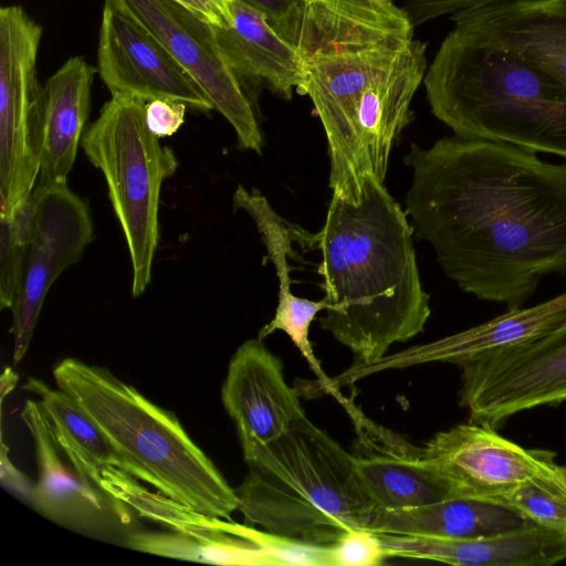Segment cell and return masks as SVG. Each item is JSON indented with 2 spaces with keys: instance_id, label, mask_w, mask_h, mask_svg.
<instances>
[{
  "instance_id": "cell-1",
  "label": "cell",
  "mask_w": 566,
  "mask_h": 566,
  "mask_svg": "<svg viewBox=\"0 0 566 566\" xmlns=\"http://www.w3.org/2000/svg\"><path fill=\"white\" fill-rule=\"evenodd\" d=\"M406 213L443 273L479 300L522 307L549 275H566V164L506 143L411 144Z\"/></svg>"
},
{
  "instance_id": "cell-2",
  "label": "cell",
  "mask_w": 566,
  "mask_h": 566,
  "mask_svg": "<svg viewBox=\"0 0 566 566\" xmlns=\"http://www.w3.org/2000/svg\"><path fill=\"white\" fill-rule=\"evenodd\" d=\"M413 235L406 211L374 177L356 203L332 195L313 235L326 303L319 324L353 352L354 366L381 359L390 345L422 332L430 316Z\"/></svg>"
},
{
  "instance_id": "cell-3",
  "label": "cell",
  "mask_w": 566,
  "mask_h": 566,
  "mask_svg": "<svg viewBox=\"0 0 566 566\" xmlns=\"http://www.w3.org/2000/svg\"><path fill=\"white\" fill-rule=\"evenodd\" d=\"M426 43L389 34L322 49L304 59V90L325 132L328 186L358 202L364 181L385 182L396 139L428 67Z\"/></svg>"
},
{
  "instance_id": "cell-4",
  "label": "cell",
  "mask_w": 566,
  "mask_h": 566,
  "mask_svg": "<svg viewBox=\"0 0 566 566\" xmlns=\"http://www.w3.org/2000/svg\"><path fill=\"white\" fill-rule=\"evenodd\" d=\"M431 113L454 135L566 159V84L454 27L428 65Z\"/></svg>"
},
{
  "instance_id": "cell-5",
  "label": "cell",
  "mask_w": 566,
  "mask_h": 566,
  "mask_svg": "<svg viewBox=\"0 0 566 566\" xmlns=\"http://www.w3.org/2000/svg\"><path fill=\"white\" fill-rule=\"evenodd\" d=\"M243 458L249 473L235 492L247 524L318 545L368 528L376 505L350 451L306 415Z\"/></svg>"
},
{
  "instance_id": "cell-6",
  "label": "cell",
  "mask_w": 566,
  "mask_h": 566,
  "mask_svg": "<svg viewBox=\"0 0 566 566\" xmlns=\"http://www.w3.org/2000/svg\"><path fill=\"white\" fill-rule=\"evenodd\" d=\"M69 394L103 431L120 468L197 512L231 521L239 499L178 418L107 368L65 358L53 368Z\"/></svg>"
},
{
  "instance_id": "cell-7",
  "label": "cell",
  "mask_w": 566,
  "mask_h": 566,
  "mask_svg": "<svg viewBox=\"0 0 566 566\" xmlns=\"http://www.w3.org/2000/svg\"><path fill=\"white\" fill-rule=\"evenodd\" d=\"M145 105L132 95L112 96L81 140L87 159L105 178L126 239L135 297L145 292L151 277L161 185L178 167L174 150L147 127Z\"/></svg>"
},
{
  "instance_id": "cell-8",
  "label": "cell",
  "mask_w": 566,
  "mask_h": 566,
  "mask_svg": "<svg viewBox=\"0 0 566 566\" xmlns=\"http://www.w3.org/2000/svg\"><path fill=\"white\" fill-rule=\"evenodd\" d=\"M43 29L17 4L0 8V214L33 191L44 136L43 86L36 75Z\"/></svg>"
},
{
  "instance_id": "cell-9",
  "label": "cell",
  "mask_w": 566,
  "mask_h": 566,
  "mask_svg": "<svg viewBox=\"0 0 566 566\" xmlns=\"http://www.w3.org/2000/svg\"><path fill=\"white\" fill-rule=\"evenodd\" d=\"M460 405L493 429L511 417L566 402V317L551 331L459 366Z\"/></svg>"
},
{
  "instance_id": "cell-10",
  "label": "cell",
  "mask_w": 566,
  "mask_h": 566,
  "mask_svg": "<svg viewBox=\"0 0 566 566\" xmlns=\"http://www.w3.org/2000/svg\"><path fill=\"white\" fill-rule=\"evenodd\" d=\"M142 24L232 125L242 149L262 154L254 103L218 48L213 29L171 0H104Z\"/></svg>"
},
{
  "instance_id": "cell-11",
  "label": "cell",
  "mask_w": 566,
  "mask_h": 566,
  "mask_svg": "<svg viewBox=\"0 0 566 566\" xmlns=\"http://www.w3.org/2000/svg\"><path fill=\"white\" fill-rule=\"evenodd\" d=\"M423 447L452 497L496 503L527 481L566 493V465L556 462L555 452L523 448L484 424L470 421L454 426L438 432Z\"/></svg>"
},
{
  "instance_id": "cell-12",
  "label": "cell",
  "mask_w": 566,
  "mask_h": 566,
  "mask_svg": "<svg viewBox=\"0 0 566 566\" xmlns=\"http://www.w3.org/2000/svg\"><path fill=\"white\" fill-rule=\"evenodd\" d=\"M32 202L28 265L20 296L12 310L15 365L28 352L50 286L81 259L94 238L88 207L67 185H36Z\"/></svg>"
},
{
  "instance_id": "cell-13",
  "label": "cell",
  "mask_w": 566,
  "mask_h": 566,
  "mask_svg": "<svg viewBox=\"0 0 566 566\" xmlns=\"http://www.w3.org/2000/svg\"><path fill=\"white\" fill-rule=\"evenodd\" d=\"M97 72L112 96L171 99L198 112L214 109L205 92L142 24L104 1Z\"/></svg>"
},
{
  "instance_id": "cell-14",
  "label": "cell",
  "mask_w": 566,
  "mask_h": 566,
  "mask_svg": "<svg viewBox=\"0 0 566 566\" xmlns=\"http://www.w3.org/2000/svg\"><path fill=\"white\" fill-rule=\"evenodd\" d=\"M338 402L353 422L356 434L350 453L376 507L409 509L452 499L446 479L428 459L424 447L376 423L347 397Z\"/></svg>"
},
{
  "instance_id": "cell-15",
  "label": "cell",
  "mask_w": 566,
  "mask_h": 566,
  "mask_svg": "<svg viewBox=\"0 0 566 566\" xmlns=\"http://www.w3.org/2000/svg\"><path fill=\"white\" fill-rule=\"evenodd\" d=\"M221 398L243 453L280 438L305 416L296 388L284 379L281 359L259 337L244 342L233 354Z\"/></svg>"
},
{
  "instance_id": "cell-16",
  "label": "cell",
  "mask_w": 566,
  "mask_h": 566,
  "mask_svg": "<svg viewBox=\"0 0 566 566\" xmlns=\"http://www.w3.org/2000/svg\"><path fill=\"white\" fill-rule=\"evenodd\" d=\"M566 317V291L531 307L507 310L485 323L434 342L409 347L361 366L352 365L334 378L337 387L371 374L428 363L462 365L492 352L533 339Z\"/></svg>"
},
{
  "instance_id": "cell-17",
  "label": "cell",
  "mask_w": 566,
  "mask_h": 566,
  "mask_svg": "<svg viewBox=\"0 0 566 566\" xmlns=\"http://www.w3.org/2000/svg\"><path fill=\"white\" fill-rule=\"evenodd\" d=\"M451 21L566 84V0H506L459 11Z\"/></svg>"
},
{
  "instance_id": "cell-18",
  "label": "cell",
  "mask_w": 566,
  "mask_h": 566,
  "mask_svg": "<svg viewBox=\"0 0 566 566\" xmlns=\"http://www.w3.org/2000/svg\"><path fill=\"white\" fill-rule=\"evenodd\" d=\"M377 534L389 558L461 566H551L566 559V533L536 524L511 533L469 539Z\"/></svg>"
},
{
  "instance_id": "cell-19",
  "label": "cell",
  "mask_w": 566,
  "mask_h": 566,
  "mask_svg": "<svg viewBox=\"0 0 566 566\" xmlns=\"http://www.w3.org/2000/svg\"><path fill=\"white\" fill-rule=\"evenodd\" d=\"M232 14L230 27L212 29L219 50L247 93L253 85L285 99L292 98L294 90L303 94L304 61L296 48L241 0H234Z\"/></svg>"
},
{
  "instance_id": "cell-20",
  "label": "cell",
  "mask_w": 566,
  "mask_h": 566,
  "mask_svg": "<svg viewBox=\"0 0 566 566\" xmlns=\"http://www.w3.org/2000/svg\"><path fill=\"white\" fill-rule=\"evenodd\" d=\"M20 417L32 438L39 472L31 504L62 525L81 531L96 527L106 513L105 494L65 465L39 400L28 399Z\"/></svg>"
},
{
  "instance_id": "cell-21",
  "label": "cell",
  "mask_w": 566,
  "mask_h": 566,
  "mask_svg": "<svg viewBox=\"0 0 566 566\" xmlns=\"http://www.w3.org/2000/svg\"><path fill=\"white\" fill-rule=\"evenodd\" d=\"M233 206L244 210L254 221L279 280V303L274 316L260 329L258 337L263 339L275 331H282L305 359H312L315 354L308 338L310 326L317 313L325 310L326 303L324 300L298 297L291 292L287 262L290 256H294L292 242L306 244L310 234L280 217L258 190L249 191L238 185L233 193Z\"/></svg>"
},
{
  "instance_id": "cell-22",
  "label": "cell",
  "mask_w": 566,
  "mask_h": 566,
  "mask_svg": "<svg viewBox=\"0 0 566 566\" xmlns=\"http://www.w3.org/2000/svg\"><path fill=\"white\" fill-rule=\"evenodd\" d=\"M96 69L72 56L43 85L44 136L38 186L66 185L91 105Z\"/></svg>"
},
{
  "instance_id": "cell-23",
  "label": "cell",
  "mask_w": 566,
  "mask_h": 566,
  "mask_svg": "<svg viewBox=\"0 0 566 566\" xmlns=\"http://www.w3.org/2000/svg\"><path fill=\"white\" fill-rule=\"evenodd\" d=\"M532 524L505 506L478 499L452 497L409 509L376 507L368 530L375 533L469 539L511 533Z\"/></svg>"
},
{
  "instance_id": "cell-24",
  "label": "cell",
  "mask_w": 566,
  "mask_h": 566,
  "mask_svg": "<svg viewBox=\"0 0 566 566\" xmlns=\"http://www.w3.org/2000/svg\"><path fill=\"white\" fill-rule=\"evenodd\" d=\"M307 49L303 61L318 50L388 34L413 36L403 11L389 0H302Z\"/></svg>"
},
{
  "instance_id": "cell-25",
  "label": "cell",
  "mask_w": 566,
  "mask_h": 566,
  "mask_svg": "<svg viewBox=\"0 0 566 566\" xmlns=\"http://www.w3.org/2000/svg\"><path fill=\"white\" fill-rule=\"evenodd\" d=\"M22 388L40 398L61 452L85 482L92 484L94 476L106 467H120L103 431L69 394L35 378H29Z\"/></svg>"
},
{
  "instance_id": "cell-26",
  "label": "cell",
  "mask_w": 566,
  "mask_h": 566,
  "mask_svg": "<svg viewBox=\"0 0 566 566\" xmlns=\"http://www.w3.org/2000/svg\"><path fill=\"white\" fill-rule=\"evenodd\" d=\"M32 192L11 216L0 214V308L13 310L24 281L31 242Z\"/></svg>"
},
{
  "instance_id": "cell-27",
  "label": "cell",
  "mask_w": 566,
  "mask_h": 566,
  "mask_svg": "<svg viewBox=\"0 0 566 566\" xmlns=\"http://www.w3.org/2000/svg\"><path fill=\"white\" fill-rule=\"evenodd\" d=\"M495 504L542 527L566 533V493L535 481L520 484Z\"/></svg>"
},
{
  "instance_id": "cell-28",
  "label": "cell",
  "mask_w": 566,
  "mask_h": 566,
  "mask_svg": "<svg viewBox=\"0 0 566 566\" xmlns=\"http://www.w3.org/2000/svg\"><path fill=\"white\" fill-rule=\"evenodd\" d=\"M260 12L270 25L300 52L307 49V28L302 0H241Z\"/></svg>"
},
{
  "instance_id": "cell-29",
  "label": "cell",
  "mask_w": 566,
  "mask_h": 566,
  "mask_svg": "<svg viewBox=\"0 0 566 566\" xmlns=\"http://www.w3.org/2000/svg\"><path fill=\"white\" fill-rule=\"evenodd\" d=\"M329 566H377L388 557L377 533L353 528L328 545Z\"/></svg>"
},
{
  "instance_id": "cell-30",
  "label": "cell",
  "mask_w": 566,
  "mask_h": 566,
  "mask_svg": "<svg viewBox=\"0 0 566 566\" xmlns=\"http://www.w3.org/2000/svg\"><path fill=\"white\" fill-rule=\"evenodd\" d=\"M398 6L412 27H417L427 21L442 17L444 14H453L459 11L481 8L506 0H400Z\"/></svg>"
},
{
  "instance_id": "cell-31",
  "label": "cell",
  "mask_w": 566,
  "mask_h": 566,
  "mask_svg": "<svg viewBox=\"0 0 566 566\" xmlns=\"http://www.w3.org/2000/svg\"><path fill=\"white\" fill-rule=\"evenodd\" d=\"M187 105L171 99H154L145 105L149 130L158 138L172 136L185 122Z\"/></svg>"
},
{
  "instance_id": "cell-32",
  "label": "cell",
  "mask_w": 566,
  "mask_h": 566,
  "mask_svg": "<svg viewBox=\"0 0 566 566\" xmlns=\"http://www.w3.org/2000/svg\"><path fill=\"white\" fill-rule=\"evenodd\" d=\"M212 28L232 24L234 0H171Z\"/></svg>"
},
{
  "instance_id": "cell-33",
  "label": "cell",
  "mask_w": 566,
  "mask_h": 566,
  "mask_svg": "<svg viewBox=\"0 0 566 566\" xmlns=\"http://www.w3.org/2000/svg\"><path fill=\"white\" fill-rule=\"evenodd\" d=\"M9 448L6 446L3 439L1 440V455H0V479L1 483L13 491L18 495L24 497L31 503L34 485L28 476L18 470L9 459Z\"/></svg>"
},
{
  "instance_id": "cell-34",
  "label": "cell",
  "mask_w": 566,
  "mask_h": 566,
  "mask_svg": "<svg viewBox=\"0 0 566 566\" xmlns=\"http://www.w3.org/2000/svg\"><path fill=\"white\" fill-rule=\"evenodd\" d=\"M17 381L18 375L14 373V370L11 367H6L1 376V403L3 402L6 396L9 395V392H11L15 387Z\"/></svg>"
},
{
  "instance_id": "cell-35",
  "label": "cell",
  "mask_w": 566,
  "mask_h": 566,
  "mask_svg": "<svg viewBox=\"0 0 566 566\" xmlns=\"http://www.w3.org/2000/svg\"><path fill=\"white\" fill-rule=\"evenodd\" d=\"M389 1H392V2H395L396 0H389Z\"/></svg>"
}]
</instances>
